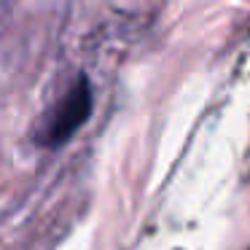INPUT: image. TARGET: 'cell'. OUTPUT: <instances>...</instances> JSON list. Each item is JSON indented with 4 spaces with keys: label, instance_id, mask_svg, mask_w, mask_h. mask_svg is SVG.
<instances>
[{
    "label": "cell",
    "instance_id": "6da1fadb",
    "mask_svg": "<svg viewBox=\"0 0 250 250\" xmlns=\"http://www.w3.org/2000/svg\"><path fill=\"white\" fill-rule=\"evenodd\" d=\"M92 113V89H89L86 78H78L76 86L51 108V113L46 116L43 129L38 132V143L49 148L62 146L65 140H70V135L89 119Z\"/></svg>",
    "mask_w": 250,
    "mask_h": 250
}]
</instances>
